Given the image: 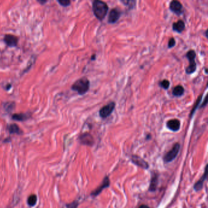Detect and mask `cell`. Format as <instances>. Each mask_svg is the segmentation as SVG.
Wrapping results in <instances>:
<instances>
[{"label":"cell","instance_id":"9c48e42d","mask_svg":"<svg viewBox=\"0 0 208 208\" xmlns=\"http://www.w3.org/2000/svg\"><path fill=\"white\" fill-rule=\"evenodd\" d=\"M79 140L81 143L87 145H92L93 144L94 140L93 137L89 133H85L82 134L79 137Z\"/></svg>","mask_w":208,"mask_h":208},{"label":"cell","instance_id":"e0dca14e","mask_svg":"<svg viewBox=\"0 0 208 208\" xmlns=\"http://www.w3.org/2000/svg\"><path fill=\"white\" fill-rule=\"evenodd\" d=\"M8 130L11 134H20L22 133L21 129L17 124H12L8 126Z\"/></svg>","mask_w":208,"mask_h":208},{"label":"cell","instance_id":"9a60e30c","mask_svg":"<svg viewBox=\"0 0 208 208\" xmlns=\"http://www.w3.org/2000/svg\"><path fill=\"white\" fill-rule=\"evenodd\" d=\"M206 167L205 168V171H204V175L201 177V178L198 181L196 182V183L194 185V189L196 190V191H199L200 190L203 186V182L204 181V180L206 179V176H207V173H206Z\"/></svg>","mask_w":208,"mask_h":208},{"label":"cell","instance_id":"7a4b0ae2","mask_svg":"<svg viewBox=\"0 0 208 208\" xmlns=\"http://www.w3.org/2000/svg\"><path fill=\"white\" fill-rule=\"evenodd\" d=\"M90 82L86 78H82L77 80L72 86V89L78 93L79 95L85 94L89 89Z\"/></svg>","mask_w":208,"mask_h":208},{"label":"cell","instance_id":"52a82bcc","mask_svg":"<svg viewBox=\"0 0 208 208\" xmlns=\"http://www.w3.org/2000/svg\"><path fill=\"white\" fill-rule=\"evenodd\" d=\"M120 12L117 9H113L111 11L109 17H108V22L109 23L113 24L116 23L119 18L120 17Z\"/></svg>","mask_w":208,"mask_h":208},{"label":"cell","instance_id":"7c38bea8","mask_svg":"<svg viewBox=\"0 0 208 208\" xmlns=\"http://www.w3.org/2000/svg\"><path fill=\"white\" fill-rule=\"evenodd\" d=\"M110 185V183H109V180L108 179V177H105L104 179V181L102 183V185L101 186H100L97 190H95V191H93L92 193V195L95 196H97L98 194H100L101 193V192L105 188L109 187Z\"/></svg>","mask_w":208,"mask_h":208},{"label":"cell","instance_id":"603a6c76","mask_svg":"<svg viewBox=\"0 0 208 208\" xmlns=\"http://www.w3.org/2000/svg\"><path fill=\"white\" fill-rule=\"evenodd\" d=\"M175 39L173 38H171L170 39V41H168V47L169 48H171L172 47H173L175 45Z\"/></svg>","mask_w":208,"mask_h":208},{"label":"cell","instance_id":"6da1fadb","mask_svg":"<svg viewBox=\"0 0 208 208\" xmlns=\"http://www.w3.org/2000/svg\"><path fill=\"white\" fill-rule=\"evenodd\" d=\"M93 12L95 16L100 20H103L108 11V6L106 3L96 0L93 2Z\"/></svg>","mask_w":208,"mask_h":208},{"label":"cell","instance_id":"ac0fdd59","mask_svg":"<svg viewBox=\"0 0 208 208\" xmlns=\"http://www.w3.org/2000/svg\"><path fill=\"white\" fill-rule=\"evenodd\" d=\"M184 89L182 86H177L173 90V94L175 97H181L184 94Z\"/></svg>","mask_w":208,"mask_h":208},{"label":"cell","instance_id":"44dd1931","mask_svg":"<svg viewBox=\"0 0 208 208\" xmlns=\"http://www.w3.org/2000/svg\"><path fill=\"white\" fill-rule=\"evenodd\" d=\"M58 2L61 6L65 7L69 6L71 3V2L69 1V0H60V1H58Z\"/></svg>","mask_w":208,"mask_h":208},{"label":"cell","instance_id":"3957f363","mask_svg":"<svg viewBox=\"0 0 208 208\" xmlns=\"http://www.w3.org/2000/svg\"><path fill=\"white\" fill-rule=\"evenodd\" d=\"M186 57L189 61V65L186 68L185 72L187 74H192L195 72L196 69V64L195 61V59L196 57V53L194 50H190L186 54Z\"/></svg>","mask_w":208,"mask_h":208},{"label":"cell","instance_id":"7402d4cb","mask_svg":"<svg viewBox=\"0 0 208 208\" xmlns=\"http://www.w3.org/2000/svg\"><path fill=\"white\" fill-rule=\"evenodd\" d=\"M78 206V203L77 201H73L72 203L66 205L67 208H77Z\"/></svg>","mask_w":208,"mask_h":208},{"label":"cell","instance_id":"ffe728a7","mask_svg":"<svg viewBox=\"0 0 208 208\" xmlns=\"http://www.w3.org/2000/svg\"><path fill=\"white\" fill-rule=\"evenodd\" d=\"M159 84H160V86L161 87H162L163 89H167L170 86V82L167 79H164V80L162 81Z\"/></svg>","mask_w":208,"mask_h":208},{"label":"cell","instance_id":"8992f818","mask_svg":"<svg viewBox=\"0 0 208 208\" xmlns=\"http://www.w3.org/2000/svg\"><path fill=\"white\" fill-rule=\"evenodd\" d=\"M4 41L8 46L11 47H16L17 45L19 39L16 36H15L14 35L6 34L5 36Z\"/></svg>","mask_w":208,"mask_h":208},{"label":"cell","instance_id":"30bf717a","mask_svg":"<svg viewBox=\"0 0 208 208\" xmlns=\"http://www.w3.org/2000/svg\"><path fill=\"white\" fill-rule=\"evenodd\" d=\"M167 126L173 131H177L180 128V122L177 119H172L167 122Z\"/></svg>","mask_w":208,"mask_h":208},{"label":"cell","instance_id":"8fae6325","mask_svg":"<svg viewBox=\"0 0 208 208\" xmlns=\"http://www.w3.org/2000/svg\"><path fill=\"white\" fill-rule=\"evenodd\" d=\"M132 161L133 163H134L136 165L143 168H148V164L146 161H145L143 159L140 157L137 156H132Z\"/></svg>","mask_w":208,"mask_h":208},{"label":"cell","instance_id":"cb8c5ba5","mask_svg":"<svg viewBox=\"0 0 208 208\" xmlns=\"http://www.w3.org/2000/svg\"><path fill=\"white\" fill-rule=\"evenodd\" d=\"M139 208H150L147 205H145V204H142L141 205Z\"/></svg>","mask_w":208,"mask_h":208},{"label":"cell","instance_id":"5b68a950","mask_svg":"<svg viewBox=\"0 0 208 208\" xmlns=\"http://www.w3.org/2000/svg\"><path fill=\"white\" fill-rule=\"evenodd\" d=\"M115 104L114 102H111L104 106L100 110V115L101 118H105L109 117L114 110Z\"/></svg>","mask_w":208,"mask_h":208},{"label":"cell","instance_id":"5bb4252c","mask_svg":"<svg viewBox=\"0 0 208 208\" xmlns=\"http://www.w3.org/2000/svg\"><path fill=\"white\" fill-rule=\"evenodd\" d=\"M185 29V24L182 20H179L173 24V31L177 33H181Z\"/></svg>","mask_w":208,"mask_h":208},{"label":"cell","instance_id":"d6986e66","mask_svg":"<svg viewBox=\"0 0 208 208\" xmlns=\"http://www.w3.org/2000/svg\"><path fill=\"white\" fill-rule=\"evenodd\" d=\"M37 201V195L33 194L29 196V198L28 199V203L30 206L33 207V206L36 205Z\"/></svg>","mask_w":208,"mask_h":208},{"label":"cell","instance_id":"ba28073f","mask_svg":"<svg viewBox=\"0 0 208 208\" xmlns=\"http://www.w3.org/2000/svg\"><path fill=\"white\" fill-rule=\"evenodd\" d=\"M170 10L177 15H179L182 12V6L179 2L173 1L170 5Z\"/></svg>","mask_w":208,"mask_h":208},{"label":"cell","instance_id":"4fadbf2b","mask_svg":"<svg viewBox=\"0 0 208 208\" xmlns=\"http://www.w3.org/2000/svg\"><path fill=\"white\" fill-rule=\"evenodd\" d=\"M158 184V175L156 173L153 174V176L151 178V183L149 187V190L150 192H154L156 189Z\"/></svg>","mask_w":208,"mask_h":208},{"label":"cell","instance_id":"277c9868","mask_svg":"<svg viewBox=\"0 0 208 208\" xmlns=\"http://www.w3.org/2000/svg\"><path fill=\"white\" fill-rule=\"evenodd\" d=\"M180 149V145L178 143H176L175 144V145L173 146L172 149L169 151L164 156V160L165 162H170L172 160H173L177 156Z\"/></svg>","mask_w":208,"mask_h":208},{"label":"cell","instance_id":"2e32d148","mask_svg":"<svg viewBox=\"0 0 208 208\" xmlns=\"http://www.w3.org/2000/svg\"><path fill=\"white\" fill-rule=\"evenodd\" d=\"M30 118L27 114H15L12 115V119L17 121H25Z\"/></svg>","mask_w":208,"mask_h":208}]
</instances>
